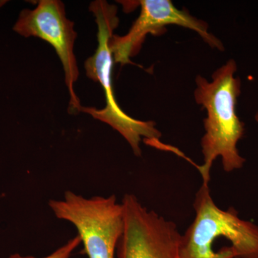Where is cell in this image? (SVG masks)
Masks as SVG:
<instances>
[{"label": "cell", "instance_id": "6da1fadb", "mask_svg": "<svg viewBox=\"0 0 258 258\" xmlns=\"http://www.w3.org/2000/svg\"><path fill=\"white\" fill-rule=\"evenodd\" d=\"M237 71V62L230 59L213 73L211 81L200 75L195 78V102L207 111L205 133L201 139L204 164L199 167L205 184H209L210 170L217 157L221 158L226 172L240 169L246 161L237 149L244 136V124L237 113L241 93Z\"/></svg>", "mask_w": 258, "mask_h": 258}, {"label": "cell", "instance_id": "7a4b0ae2", "mask_svg": "<svg viewBox=\"0 0 258 258\" xmlns=\"http://www.w3.org/2000/svg\"><path fill=\"white\" fill-rule=\"evenodd\" d=\"M90 11L96 19L98 47L95 53L85 62V70L88 78L101 84L106 106L102 109L81 106L80 111L109 125L128 142L134 154L140 157L141 142L145 141L149 145L157 147L161 144V133L154 121L136 119L125 113L115 99L112 83L114 60L110 49V40L119 24L117 7L105 0H96L90 5Z\"/></svg>", "mask_w": 258, "mask_h": 258}, {"label": "cell", "instance_id": "5b68a950", "mask_svg": "<svg viewBox=\"0 0 258 258\" xmlns=\"http://www.w3.org/2000/svg\"><path fill=\"white\" fill-rule=\"evenodd\" d=\"M121 204L124 230L117 258H181L182 235L176 224L144 207L133 194H125Z\"/></svg>", "mask_w": 258, "mask_h": 258}, {"label": "cell", "instance_id": "52a82bcc", "mask_svg": "<svg viewBox=\"0 0 258 258\" xmlns=\"http://www.w3.org/2000/svg\"><path fill=\"white\" fill-rule=\"evenodd\" d=\"M74 25L66 17L62 2L40 0L35 9L21 12L14 30L25 37H38L53 47L63 68L64 81L71 96L70 108L80 111L81 106L74 91V84L79 77L74 52L77 38Z\"/></svg>", "mask_w": 258, "mask_h": 258}, {"label": "cell", "instance_id": "8992f818", "mask_svg": "<svg viewBox=\"0 0 258 258\" xmlns=\"http://www.w3.org/2000/svg\"><path fill=\"white\" fill-rule=\"evenodd\" d=\"M140 15L128 32L123 36L113 35L110 40V49L113 60L121 66L132 64L131 58L137 55L148 35H160L169 25H177L198 33L212 49L225 50L220 39L210 32L209 25L195 18L186 9H178L170 0H140Z\"/></svg>", "mask_w": 258, "mask_h": 258}, {"label": "cell", "instance_id": "277c9868", "mask_svg": "<svg viewBox=\"0 0 258 258\" xmlns=\"http://www.w3.org/2000/svg\"><path fill=\"white\" fill-rule=\"evenodd\" d=\"M48 206L56 218L76 227L88 258H115L124 230L123 205L115 195L85 198L69 190Z\"/></svg>", "mask_w": 258, "mask_h": 258}, {"label": "cell", "instance_id": "ba28073f", "mask_svg": "<svg viewBox=\"0 0 258 258\" xmlns=\"http://www.w3.org/2000/svg\"><path fill=\"white\" fill-rule=\"evenodd\" d=\"M80 244H81V240L79 236L77 235L73 238L70 239L66 243L55 249L52 253L45 256V257H33V256H23L16 253L12 254L10 257L7 258H71Z\"/></svg>", "mask_w": 258, "mask_h": 258}, {"label": "cell", "instance_id": "9c48e42d", "mask_svg": "<svg viewBox=\"0 0 258 258\" xmlns=\"http://www.w3.org/2000/svg\"><path fill=\"white\" fill-rule=\"evenodd\" d=\"M254 119H255L256 122L258 123V111H257V113H256L255 115H254Z\"/></svg>", "mask_w": 258, "mask_h": 258}, {"label": "cell", "instance_id": "3957f363", "mask_svg": "<svg viewBox=\"0 0 258 258\" xmlns=\"http://www.w3.org/2000/svg\"><path fill=\"white\" fill-rule=\"evenodd\" d=\"M195 218L181 237V258H217L215 247L228 243L235 258H258V226L242 220L237 210H223L203 183L195 195Z\"/></svg>", "mask_w": 258, "mask_h": 258}]
</instances>
